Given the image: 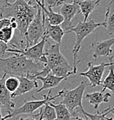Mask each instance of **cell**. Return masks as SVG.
Returning a JSON list of instances; mask_svg holds the SVG:
<instances>
[{
	"label": "cell",
	"mask_w": 114,
	"mask_h": 120,
	"mask_svg": "<svg viewBox=\"0 0 114 120\" xmlns=\"http://www.w3.org/2000/svg\"><path fill=\"white\" fill-rule=\"evenodd\" d=\"M44 67L45 65L43 63H34L20 54L0 59V73L2 72L5 75H10L17 78L27 77L30 80H36Z\"/></svg>",
	"instance_id": "cell-1"
},
{
	"label": "cell",
	"mask_w": 114,
	"mask_h": 120,
	"mask_svg": "<svg viewBox=\"0 0 114 120\" xmlns=\"http://www.w3.org/2000/svg\"><path fill=\"white\" fill-rule=\"evenodd\" d=\"M31 3L26 0H15L13 3H10L8 7L0 11V19L15 18L17 24V30L21 36H24L28 25L36 16L38 9L36 3L33 5Z\"/></svg>",
	"instance_id": "cell-2"
},
{
	"label": "cell",
	"mask_w": 114,
	"mask_h": 120,
	"mask_svg": "<svg viewBox=\"0 0 114 120\" xmlns=\"http://www.w3.org/2000/svg\"><path fill=\"white\" fill-rule=\"evenodd\" d=\"M99 26H104V23H96L93 20L84 21H79L75 26H71L69 29H67L66 31H64L65 33H75V46L73 48L72 53L74 57V66L73 68L75 70H77V64L79 63L80 61H78V53L81 48L82 42L87 37H88L94 30L96 29V28Z\"/></svg>",
	"instance_id": "cell-3"
},
{
	"label": "cell",
	"mask_w": 114,
	"mask_h": 120,
	"mask_svg": "<svg viewBox=\"0 0 114 120\" xmlns=\"http://www.w3.org/2000/svg\"><path fill=\"white\" fill-rule=\"evenodd\" d=\"M88 83L86 80L83 81L76 88L72 89H62L61 103L63 104L68 110L71 112V115L75 116L77 113V110L83 109L82 101H83V93Z\"/></svg>",
	"instance_id": "cell-4"
},
{
	"label": "cell",
	"mask_w": 114,
	"mask_h": 120,
	"mask_svg": "<svg viewBox=\"0 0 114 120\" xmlns=\"http://www.w3.org/2000/svg\"><path fill=\"white\" fill-rule=\"evenodd\" d=\"M45 18L42 13L41 9L38 6L36 16L30 23L24 38L26 41L27 48L37 44L45 36ZM26 48V49H27Z\"/></svg>",
	"instance_id": "cell-5"
},
{
	"label": "cell",
	"mask_w": 114,
	"mask_h": 120,
	"mask_svg": "<svg viewBox=\"0 0 114 120\" xmlns=\"http://www.w3.org/2000/svg\"><path fill=\"white\" fill-rule=\"evenodd\" d=\"M48 42V41H47ZM49 48L44 52L45 59H46V64L45 65L43 70L40 72L39 76H45L51 71L52 69L57 67L64 66L69 64L64 55L60 51V44H53L51 45L49 43Z\"/></svg>",
	"instance_id": "cell-6"
},
{
	"label": "cell",
	"mask_w": 114,
	"mask_h": 120,
	"mask_svg": "<svg viewBox=\"0 0 114 120\" xmlns=\"http://www.w3.org/2000/svg\"><path fill=\"white\" fill-rule=\"evenodd\" d=\"M50 94H51V90H50L46 95H42L44 98L43 100L35 99V101H25L24 105H21L20 107H19L18 109H14L11 113H10V114L5 115L4 117H3V119L6 120L13 117H17V116L20 115V114H32V113L35 112L36 110H38V109H41L47 102H50L53 100L57 99V98H60L62 96V90L57 95H55L53 97H50Z\"/></svg>",
	"instance_id": "cell-7"
},
{
	"label": "cell",
	"mask_w": 114,
	"mask_h": 120,
	"mask_svg": "<svg viewBox=\"0 0 114 120\" xmlns=\"http://www.w3.org/2000/svg\"><path fill=\"white\" fill-rule=\"evenodd\" d=\"M113 58V55H112L111 57H108V59L110 61L108 63L102 62L100 64L95 65L92 62H90L87 63V70L84 72L79 73V75L88 79L89 82H90L89 85L91 88H95L96 86L100 85L102 83L103 74H104L106 68L111 66L112 64L114 63Z\"/></svg>",
	"instance_id": "cell-8"
},
{
	"label": "cell",
	"mask_w": 114,
	"mask_h": 120,
	"mask_svg": "<svg viewBox=\"0 0 114 120\" xmlns=\"http://www.w3.org/2000/svg\"><path fill=\"white\" fill-rule=\"evenodd\" d=\"M47 41H48V38L45 34V36L41 38V40L37 44L32 45V46L28 47V48L25 49L24 50L8 48L7 52L12 53L14 54H20V55H23L25 58H27L28 59L33 61L34 63H40V59L44 55L45 45Z\"/></svg>",
	"instance_id": "cell-9"
},
{
	"label": "cell",
	"mask_w": 114,
	"mask_h": 120,
	"mask_svg": "<svg viewBox=\"0 0 114 120\" xmlns=\"http://www.w3.org/2000/svg\"><path fill=\"white\" fill-rule=\"evenodd\" d=\"M113 45L114 38L104 41H93L91 45L93 58L96 59L99 57H102V56L111 57L112 54H113L112 46Z\"/></svg>",
	"instance_id": "cell-10"
},
{
	"label": "cell",
	"mask_w": 114,
	"mask_h": 120,
	"mask_svg": "<svg viewBox=\"0 0 114 120\" xmlns=\"http://www.w3.org/2000/svg\"><path fill=\"white\" fill-rule=\"evenodd\" d=\"M59 13L62 15L64 21L62 23V29H64L66 31L67 29H69L71 26V20L73 18L77 15L80 13V10L77 4L76 1H74L71 3H64L61 6V9Z\"/></svg>",
	"instance_id": "cell-11"
},
{
	"label": "cell",
	"mask_w": 114,
	"mask_h": 120,
	"mask_svg": "<svg viewBox=\"0 0 114 120\" xmlns=\"http://www.w3.org/2000/svg\"><path fill=\"white\" fill-rule=\"evenodd\" d=\"M6 75L5 74H3L2 77H0V107L1 110L3 109L8 114L13 111L15 103L12 102L11 93L5 88L4 82L6 80Z\"/></svg>",
	"instance_id": "cell-12"
},
{
	"label": "cell",
	"mask_w": 114,
	"mask_h": 120,
	"mask_svg": "<svg viewBox=\"0 0 114 120\" xmlns=\"http://www.w3.org/2000/svg\"><path fill=\"white\" fill-rule=\"evenodd\" d=\"M18 79L19 82H20L19 87L15 93L11 94V99L25 94V93L32 91L33 89H36L38 87L37 81L36 80H30L27 77H18Z\"/></svg>",
	"instance_id": "cell-13"
},
{
	"label": "cell",
	"mask_w": 114,
	"mask_h": 120,
	"mask_svg": "<svg viewBox=\"0 0 114 120\" xmlns=\"http://www.w3.org/2000/svg\"><path fill=\"white\" fill-rule=\"evenodd\" d=\"M36 80H41L42 82V87L37 89V91H36V93H41V91L45 89H51L53 88L57 87L62 80H65L66 79L63 78V77L55 76L51 72H50L45 76H37Z\"/></svg>",
	"instance_id": "cell-14"
},
{
	"label": "cell",
	"mask_w": 114,
	"mask_h": 120,
	"mask_svg": "<svg viewBox=\"0 0 114 120\" xmlns=\"http://www.w3.org/2000/svg\"><path fill=\"white\" fill-rule=\"evenodd\" d=\"M85 98L90 102L92 105H93L95 110H97L99 105L103 102H108L109 98L112 97V94L110 93H105L104 91L95 92L92 93H86Z\"/></svg>",
	"instance_id": "cell-15"
},
{
	"label": "cell",
	"mask_w": 114,
	"mask_h": 120,
	"mask_svg": "<svg viewBox=\"0 0 114 120\" xmlns=\"http://www.w3.org/2000/svg\"><path fill=\"white\" fill-rule=\"evenodd\" d=\"M80 12L83 15V21L86 22L91 13L99 6L101 0H76Z\"/></svg>",
	"instance_id": "cell-16"
},
{
	"label": "cell",
	"mask_w": 114,
	"mask_h": 120,
	"mask_svg": "<svg viewBox=\"0 0 114 120\" xmlns=\"http://www.w3.org/2000/svg\"><path fill=\"white\" fill-rule=\"evenodd\" d=\"M104 27L109 35L114 34V0H110L104 15Z\"/></svg>",
	"instance_id": "cell-17"
},
{
	"label": "cell",
	"mask_w": 114,
	"mask_h": 120,
	"mask_svg": "<svg viewBox=\"0 0 114 120\" xmlns=\"http://www.w3.org/2000/svg\"><path fill=\"white\" fill-rule=\"evenodd\" d=\"M45 34L47 38H50L57 44H61L65 33L60 25H51L47 23V24H45Z\"/></svg>",
	"instance_id": "cell-18"
},
{
	"label": "cell",
	"mask_w": 114,
	"mask_h": 120,
	"mask_svg": "<svg viewBox=\"0 0 114 120\" xmlns=\"http://www.w3.org/2000/svg\"><path fill=\"white\" fill-rule=\"evenodd\" d=\"M50 105H51L53 108L54 109L56 113V119L55 120H70L71 118V114L68 109L63 104L60 103L58 104H53L51 101L48 102Z\"/></svg>",
	"instance_id": "cell-19"
},
{
	"label": "cell",
	"mask_w": 114,
	"mask_h": 120,
	"mask_svg": "<svg viewBox=\"0 0 114 120\" xmlns=\"http://www.w3.org/2000/svg\"><path fill=\"white\" fill-rule=\"evenodd\" d=\"M81 113L85 116L86 118H87L90 120H114L113 118H106V116L108 114L112 113L113 111H114V108H111V107H108L107 109H105L104 110H103L102 112H99L97 111L96 114H89V113L86 112L85 110L83 109L80 110Z\"/></svg>",
	"instance_id": "cell-20"
},
{
	"label": "cell",
	"mask_w": 114,
	"mask_h": 120,
	"mask_svg": "<svg viewBox=\"0 0 114 120\" xmlns=\"http://www.w3.org/2000/svg\"><path fill=\"white\" fill-rule=\"evenodd\" d=\"M108 74L107 77L102 81L101 84L103 86L102 91H105V89H108L112 93H114V63L108 67Z\"/></svg>",
	"instance_id": "cell-21"
},
{
	"label": "cell",
	"mask_w": 114,
	"mask_h": 120,
	"mask_svg": "<svg viewBox=\"0 0 114 120\" xmlns=\"http://www.w3.org/2000/svg\"><path fill=\"white\" fill-rule=\"evenodd\" d=\"M42 120H55L56 119V113L54 109L51 105H50L47 102L41 108L39 112Z\"/></svg>",
	"instance_id": "cell-22"
},
{
	"label": "cell",
	"mask_w": 114,
	"mask_h": 120,
	"mask_svg": "<svg viewBox=\"0 0 114 120\" xmlns=\"http://www.w3.org/2000/svg\"><path fill=\"white\" fill-rule=\"evenodd\" d=\"M19 79L17 77L15 76H10L9 78H7V80H5L4 82V85L6 89L7 90L8 92L12 94L14 93L16 89H18L19 87Z\"/></svg>",
	"instance_id": "cell-23"
},
{
	"label": "cell",
	"mask_w": 114,
	"mask_h": 120,
	"mask_svg": "<svg viewBox=\"0 0 114 120\" xmlns=\"http://www.w3.org/2000/svg\"><path fill=\"white\" fill-rule=\"evenodd\" d=\"M14 37V29L11 27L3 28L0 29V41L7 44Z\"/></svg>",
	"instance_id": "cell-24"
},
{
	"label": "cell",
	"mask_w": 114,
	"mask_h": 120,
	"mask_svg": "<svg viewBox=\"0 0 114 120\" xmlns=\"http://www.w3.org/2000/svg\"><path fill=\"white\" fill-rule=\"evenodd\" d=\"M64 3H66L65 0H45L44 1V7L45 8H57L62 6Z\"/></svg>",
	"instance_id": "cell-25"
},
{
	"label": "cell",
	"mask_w": 114,
	"mask_h": 120,
	"mask_svg": "<svg viewBox=\"0 0 114 120\" xmlns=\"http://www.w3.org/2000/svg\"><path fill=\"white\" fill-rule=\"evenodd\" d=\"M7 49H8L7 44L4 43L3 41H0V59H3L4 54H6Z\"/></svg>",
	"instance_id": "cell-26"
},
{
	"label": "cell",
	"mask_w": 114,
	"mask_h": 120,
	"mask_svg": "<svg viewBox=\"0 0 114 120\" xmlns=\"http://www.w3.org/2000/svg\"><path fill=\"white\" fill-rule=\"evenodd\" d=\"M11 20L10 18H1L0 19V29L3 28L10 27Z\"/></svg>",
	"instance_id": "cell-27"
},
{
	"label": "cell",
	"mask_w": 114,
	"mask_h": 120,
	"mask_svg": "<svg viewBox=\"0 0 114 120\" xmlns=\"http://www.w3.org/2000/svg\"><path fill=\"white\" fill-rule=\"evenodd\" d=\"M10 0H0V11L4 9L5 8L10 5Z\"/></svg>",
	"instance_id": "cell-28"
},
{
	"label": "cell",
	"mask_w": 114,
	"mask_h": 120,
	"mask_svg": "<svg viewBox=\"0 0 114 120\" xmlns=\"http://www.w3.org/2000/svg\"><path fill=\"white\" fill-rule=\"evenodd\" d=\"M70 120H88V119H87V118H86V119H83V118L78 117L77 115H75V116H71Z\"/></svg>",
	"instance_id": "cell-29"
},
{
	"label": "cell",
	"mask_w": 114,
	"mask_h": 120,
	"mask_svg": "<svg viewBox=\"0 0 114 120\" xmlns=\"http://www.w3.org/2000/svg\"><path fill=\"white\" fill-rule=\"evenodd\" d=\"M16 120H36V119L33 117H29V118H19V119H16Z\"/></svg>",
	"instance_id": "cell-30"
},
{
	"label": "cell",
	"mask_w": 114,
	"mask_h": 120,
	"mask_svg": "<svg viewBox=\"0 0 114 120\" xmlns=\"http://www.w3.org/2000/svg\"><path fill=\"white\" fill-rule=\"evenodd\" d=\"M33 118H35V119H36V118H38V120H42L41 115L39 114V113L36 114H34V115H33Z\"/></svg>",
	"instance_id": "cell-31"
},
{
	"label": "cell",
	"mask_w": 114,
	"mask_h": 120,
	"mask_svg": "<svg viewBox=\"0 0 114 120\" xmlns=\"http://www.w3.org/2000/svg\"><path fill=\"white\" fill-rule=\"evenodd\" d=\"M1 107H0V120H3V117H2V112H1Z\"/></svg>",
	"instance_id": "cell-32"
},
{
	"label": "cell",
	"mask_w": 114,
	"mask_h": 120,
	"mask_svg": "<svg viewBox=\"0 0 114 120\" xmlns=\"http://www.w3.org/2000/svg\"><path fill=\"white\" fill-rule=\"evenodd\" d=\"M66 1V3H67V2H71V3H73L74 1H76V0H65Z\"/></svg>",
	"instance_id": "cell-33"
},
{
	"label": "cell",
	"mask_w": 114,
	"mask_h": 120,
	"mask_svg": "<svg viewBox=\"0 0 114 120\" xmlns=\"http://www.w3.org/2000/svg\"><path fill=\"white\" fill-rule=\"evenodd\" d=\"M40 1H41V3L42 5H44V1H45V0H40Z\"/></svg>",
	"instance_id": "cell-34"
},
{
	"label": "cell",
	"mask_w": 114,
	"mask_h": 120,
	"mask_svg": "<svg viewBox=\"0 0 114 120\" xmlns=\"http://www.w3.org/2000/svg\"><path fill=\"white\" fill-rule=\"evenodd\" d=\"M112 113H113V114H114V111H113V112H112Z\"/></svg>",
	"instance_id": "cell-35"
}]
</instances>
